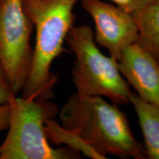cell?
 Returning <instances> with one entry per match:
<instances>
[{"instance_id":"obj_4","label":"cell","mask_w":159,"mask_h":159,"mask_svg":"<svg viewBox=\"0 0 159 159\" xmlns=\"http://www.w3.org/2000/svg\"><path fill=\"white\" fill-rule=\"evenodd\" d=\"M8 132L0 145V159H77L67 147L54 148L46 136V121L58 113L49 100L15 96L9 103Z\"/></svg>"},{"instance_id":"obj_6","label":"cell","mask_w":159,"mask_h":159,"mask_svg":"<svg viewBox=\"0 0 159 159\" xmlns=\"http://www.w3.org/2000/svg\"><path fill=\"white\" fill-rule=\"evenodd\" d=\"M95 26L97 44L118 61L127 47L136 43L138 32L132 13L102 0H80Z\"/></svg>"},{"instance_id":"obj_5","label":"cell","mask_w":159,"mask_h":159,"mask_svg":"<svg viewBox=\"0 0 159 159\" xmlns=\"http://www.w3.org/2000/svg\"><path fill=\"white\" fill-rule=\"evenodd\" d=\"M32 21L21 0H0V61L12 91H22L33 63Z\"/></svg>"},{"instance_id":"obj_10","label":"cell","mask_w":159,"mask_h":159,"mask_svg":"<svg viewBox=\"0 0 159 159\" xmlns=\"http://www.w3.org/2000/svg\"><path fill=\"white\" fill-rule=\"evenodd\" d=\"M46 136L49 142L57 145L64 147L77 151L84 156L93 159H106L97 152L85 140L69 129L63 128L61 125L55 122L54 119L46 121L44 125Z\"/></svg>"},{"instance_id":"obj_11","label":"cell","mask_w":159,"mask_h":159,"mask_svg":"<svg viewBox=\"0 0 159 159\" xmlns=\"http://www.w3.org/2000/svg\"><path fill=\"white\" fill-rule=\"evenodd\" d=\"M15 95L12 91L0 61V105L9 104Z\"/></svg>"},{"instance_id":"obj_12","label":"cell","mask_w":159,"mask_h":159,"mask_svg":"<svg viewBox=\"0 0 159 159\" xmlns=\"http://www.w3.org/2000/svg\"><path fill=\"white\" fill-rule=\"evenodd\" d=\"M109 1L129 13H133L139 7L144 5L148 0H109Z\"/></svg>"},{"instance_id":"obj_2","label":"cell","mask_w":159,"mask_h":159,"mask_svg":"<svg viewBox=\"0 0 159 159\" xmlns=\"http://www.w3.org/2000/svg\"><path fill=\"white\" fill-rule=\"evenodd\" d=\"M80 0H21L24 11L35 28L33 63L21 97L49 100L57 77L51 67L66 51L63 44L74 26V9Z\"/></svg>"},{"instance_id":"obj_8","label":"cell","mask_w":159,"mask_h":159,"mask_svg":"<svg viewBox=\"0 0 159 159\" xmlns=\"http://www.w3.org/2000/svg\"><path fill=\"white\" fill-rule=\"evenodd\" d=\"M130 103L134 107L144 137L146 158L159 159V106L145 102L131 93Z\"/></svg>"},{"instance_id":"obj_3","label":"cell","mask_w":159,"mask_h":159,"mask_svg":"<svg viewBox=\"0 0 159 159\" xmlns=\"http://www.w3.org/2000/svg\"><path fill=\"white\" fill-rule=\"evenodd\" d=\"M66 42L75 56L71 75L77 93L105 97L116 105L130 103L132 91L117 61L99 50L90 26H73Z\"/></svg>"},{"instance_id":"obj_1","label":"cell","mask_w":159,"mask_h":159,"mask_svg":"<svg viewBox=\"0 0 159 159\" xmlns=\"http://www.w3.org/2000/svg\"><path fill=\"white\" fill-rule=\"evenodd\" d=\"M61 125L80 136L108 158L145 159L144 146L135 138L126 115L102 97L75 92L59 111Z\"/></svg>"},{"instance_id":"obj_13","label":"cell","mask_w":159,"mask_h":159,"mask_svg":"<svg viewBox=\"0 0 159 159\" xmlns=\"http://www.w3.org/2000/svg\"><path fill=\"white\" fill-rule=\"evenodd\" d=\"M10 121V105H0V132L8 128Z\"/></svg>"},{"instance_id":"obj_9","label":"cell","mask_w":159,"mask_h":159,"mask_svg":"<svg viewBox=\"0 0 159 159\" xmlns=\"http://www.w3.org/2000/svg\"><path fill=\"white\" fill-rule=\"evenodd\" d=\"M132 15L138 32L136 42L159 63V0H148Z\"/></svg>"},{"instance_id":"obj_7","label":"cell","mask_w":159,"mask_h":159,"mask_svg":"<svg viewBox=\"0 0 159 159\" xmlns=\"http://www.w3.org/2000/svg\"><path fill=\"white\" fill-rule=\"evenodd\" d=\"M120 72L145 102L159 106V63L138 43L125 49L118 61Z\"/></svg>"}]
</instances>
